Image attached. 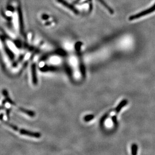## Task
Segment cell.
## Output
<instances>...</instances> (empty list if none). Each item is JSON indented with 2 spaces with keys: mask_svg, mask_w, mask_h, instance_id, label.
Masks as SVG:
<instances>
[{
  "mask_svg": "<svg viewBox=\"0 0 155 155\" xmlns=\"http://www.w3.org/2000/svg\"><path fill=\"white\" fill-rule=\"evenodd\" d=\"M12 24H13V26L14 29L17 32H19L20 31V18H19V13L17 10H15V11L12 13Z\"/></svg>",
  "mask_w": 155,
  "mask_h": 155,
  "instance_id": "2",
  "label": "cell"
},
{
  "mask_svg": "<svg viewBox=\"0 0 155 155\" xmlns=\"http://www.w3.org/2000/svg\"><path fill=\"white\" fill-rule=\"evenodd\" d=\"M137 150H138V146L136 144H133L132 146V154L133 155H136L137 154Z\"/></svg>",
  "mask_w": 155,
  "mask_h": 155,
  "instance_id": "6",
  "label": "cell"
},
{
  "mask_svg": "<svg viewBox=\"0 0 155 155\" xmlns=\"http://www.w3.org/2000/svg\"><path fill=\"white\" fill-rule=\"evenodd\" d=\"M98 1L100 2V3H101V5H103V6L105 7V8L107 10V11L110 12V13L112 14L114 13V11H113V9H111V8H110L108 5L107 4V3H105L104 0H98Z\"/></svg>",
  "mask_w": 155,
  "mask_h": 155,
  "instance_id": "5",
  "label": "cell"
},
{
  "mask_svg": "<svg viewBox=\"0 0 155 155\" xmlns=\"http://www.w3.org/2000/svg\"><path fill=\"white\" fill-rule=\"evenodd\" d=\"M94 116L93 115H89V116H87L84 117V120L86 121H89L94 119Z\"/></svg>",
  "mask_w": 155,
  "mask_h": 155,
  "instance_id": "7",
  "label": "cell"
},
{
  "mask_svg": "<svg viewBox=\"0 0 155 155\" xmlns=\"http://www.w3.org/2000/svg\"><path fill=\"white\" fill-rule=\"evenodd\" d=\"M154 11H155V4L153 6H152L149 9H146V10H145L143 11H142V12H140L139 13L137 14L136 15L131 16L129 18V20L133 21L134 20H136V19H139L140 18L145 16L146 15L152 13Z\"/></svg>",
  "mask_w": 155,
  "mask_h": 155,
  "instance_id": "1",
  "label": "cell"
},
{
  "mask_svg": "<svg viewBox=\"0 0 155 155\" xmlns=\"http://www.w3.org/2000/svg\"><path fill=\"white\" fill-rule=\"evenodd\" d=\"M58 1L60 3H61L64 6H65L66 7L68 8V9L71 10L72 11H73L74 13H78V12L76 10V8H75L73 6H72L71 5L69 4V3H67L66 1H65L64 0H58Z\"/></svg>",
  "mask_w": 155,
  "mask_h": 155,
  "instance_id": "4",
  "label": "cell"
},
{
  "mask_svg": "<svg viewBox=\"0 0 155 155\" xmlns=\"http://www.w3.org/2000/svg\"><path fill=\"white\" fill-rule=\"evenodd\" d=\"M127 100H123V101H121L120 104H119V105H117V107H116L115 109V112L116 114H114V116H113L112 117V120H113V123L114 124H116L117 122V115L119 114V112L120 111L121 108H123V107H124V105H126L127 104Z\"/></svg>",
  "mask_w": 155,
  "mask_h": 155,
  "instance_id": "3",
  "label": "cell"
}]
</instances>
